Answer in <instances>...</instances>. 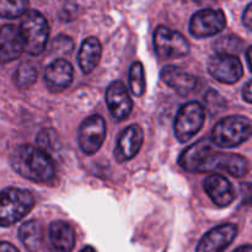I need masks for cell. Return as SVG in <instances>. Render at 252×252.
Returning a JSON list of instances; mask_svg holds the SVG:
<instances>
[{
  "instance_id": "9",
  "label": "cell",
  "mask_w": 252,
  "mask_h": 252,
  "mask_svg": "<svg viewBox=\"0 0 252 252\" xmlns=\"http://www.w3.org/2000/svg\"><path fill=\"white\" fill-rule=\"evenodd\" d=\"M208 71L212 78L223 84H235L241 79L244 68L235 54L217 53L208 61Z\"/></svg>"
},
{
  "instance_id": "1",
  "label": "cell",
  "mask_w": 252,
  "mask_h": 252,
  "mask_svg": "<svg viewBox=\"0 0 252 252\" xmlns=\"http://www.w3.org/2000/svg\"><path fill=\"white\" fill-rule=\"evenodd\" d=\"M180 166L189 172L224 171L234 177H243L249 171L246 158L214 149L211 139H199L181 153Z\"/></svg>"
},
{
  "instance_id": "11",
  "label": "cell",
  "mask_w": 252,
  "mask_h": 252,
  "mask_svg": "<svg viewBox=\"0 0 252 252\" xmlns=\"http://www.w3.org/2000/svg\"><path fill=\"white\" fill-rule=\"evenodd\" d=\"M143 142H144V132L140 126L130 125L129 127L123 129L118 137L113 152L116 161L126 162L133 159L139 153Z\"/></svg>"
},
{
  "instance_id": "8",
  "label": "cell",
  "mask_w": 252,
  "mask_h": 252,
  "mask_svg": "<svg viewBox=\"0 0 252 252\" xmlns=\"http://www.w3.org/2000/svg\"><path fill=\"white\" fill-rule=\"evenodd\" d=\"M106 132V122L100 115H93L84 120L78 133V142L84 154L94 155L97 153L105 142Z\"/></svg>"
},
{
  "instance_id": "29",
  "label": "cell",
  "mask_w": 252,
  "mask_h": 252,
  "mask_svg": "<svg viewBox=\"0 0 252 252\" xmlns=\"http://www.w3.org/2000/svg\"><path fill=\"white\" fill-rule=\"evenodd\" d=\"M0 252H20L12 244L7 241H0Z\"/></svg>"
},
{
  "instance_id": "25",
  "label": "cell",
  "mask_w": 252,
  "mask_h": 252,
  "mask_svg": "<svg viewBox=\"0 0 252 252\" xmlns=\"http://www.w3.org/2000/svg\"><path fill=\"white\" fill-rule=\"evenodd\" d=\"M243 41L235 36H225L224 38L219 39L216 43V48L218 53L234 54V52H239L241 49Z\"/></svg>"
},
{
  "instance_id": "28",
  "label": "cell",
  "mask_w": 252,
  "mask_h": 252,
  "mask_svg": "<svg viewBox=\"0 0 252 252\" xmlns=\"http://www.w3.org/2000/svg\"><path fill=\"white\" fill-rule=\"evenodd\" d=\"M243 97L246 102L252 103V79L244 86L243 89Z\"/></svg>"
},
{
  "instance_id": "15",
  "label": "cell",
  "mask_w": 252,
  "mask_h": 252,
  "mask_svg": "<svg viewBox=\"0 0 252 252\" xmlns=\"http://www.w3.org/2000/svg\"><path fill=\"white\" fill-rule=\"evenodd\" d=\"M74 78V69L66 59L58 58L44 70V83L51 93H61L69 88Z\"/></svg>"
},
{
  "instance_id": "2",
  "label": "cell",
  "mask_w": 252,
  "mask_h": 252,
  "mask_svg": "<svg viewBox=\"0 0 252 252\" xmlns=\"http://www.w3.org/2000/svg\"><path fill=\"white\" fill-rule=\"evenodd\" d=\"M10 164L20 176L37 184H48L56 177L54 160L37 145L17 147L10 157Z\"/></svg>"
},
{
  "instance_id": "3",
  "label": "cell",
  "mask_w": 252,
  "mask_h": 252,
  "mask_svg": "<svg viewBox=\"0 0 252 252\" xmlns=\"http://www.w3.org/2000/svg\"><path fill=\"white\" fill-rule=\"evenodd\" d=\"M252 135V121L244 116H229L214 126L211 142L219 148H235Z\"/></svg>"
},
{
  "instance_id": "12",
  "label": "cell",
  "mask_w": 252,
  "mask_h": 252,
  "mask_svg": "<svg viewBox=\"0 0 252 252\" xmlns=\"http://www.w3.org/2000/svg\"><path fill=\"white\" fill-rule=\"evenodd\" d=\"M238 234L235 224H223L204 234L196 252H223L234 241Z\"/></svg>"
},
{
  "instance_id": "16",
  "label": "cell",
  "mask_w": 252,
  "mask_h": 252,
  "mask_svg": "<svg viewBox=\"0 0 252 252\" xmlns=\"http://www.w3.org/2000/svg\"><path fill=\"white\" fill-rule=\"evenodd\" d=\"M203 189L213 203L218 207H228L235 199L233 185L223 175L213 174L207 176L203 182Z\"/></svg>"
},
{
  "instance_id": "6",
  "label": "cell",
  "mask_w": 252,
  "mask_h": 252,
  "mask_svg": "<svg viewBox=\"0 0 252 252\" xmlns=\"http://www.w3.org/2000/svg\"><path fill=\"white\" fill-rule=\"evenodd\" d=\"M206 122V111L202 103L192 101L180 107L174 121V133L180 143H186L194 137Z\"/></svg>"
},
{
  "instance_id": "4",
  "label": "cell",
  "mask_w": 252,
  "mask_h": 252,
  "mask_svg": "<svg viewBox=\"0 0 252 252\" xmlns=\"http://www.w3.org/2000/svg\"><path fill=\"white\" fill-rule=\"evenodd\" d=\"M34 207V197L27 189L7 187L0 192V226H10L27 216Z\"/></svg>"
},
{
  "instance_id": "32",
  "label": "cell",
  "mask_w": 252,
  "mask_h": 252,
  "mask_svg": "<svg viewBox=\"0 0 252 252\" xmlns=\"http://www.w3.org/2000/svg\"><path fill=\"white\" fill-rule=\"evenodd\" d=\"M80 252H96V250L93 248V246H86V248H84Z\"/></svg>"
},
{
  "instance_id": "17",
  "label": "cell",
  "mask_w": 252,
  "mask_h": 252,
  "mask_svg": "<svg viewBox=\"0 0 252 252\" xmlns=\"http://www.w3.org/2000/svg\"><path fill=\"white\" fill-rule=\"evenodd\" d=\"M48 240L46 252H71L75 245V231L66 221H53L49 225Z\"/></svg>"
},
{
  "instance_id": "22",
  "label": "cell",
  "mask_w": 252,
  "mask_h": 252,
  "mask_svg": "<svg viewBox=\"0 0 252 252\" xmlns=\"http://www.w3.org/2000/svg\"><path fill=\"white\" fill-rule=\"evenodd\" d=\"M29 0H0V17L17 19L29 11Z\"/></svg>"
},
{
  "instance_id": "23",
  "label": "cell",
  "mask_w": 252,
  "mask_h": 252,
  "mask_svg": "<svg viewBox=\"0 0 252 252\" xmlns=\"http://www.w3.org/2000/svg\"><path fill=\"white\" fill-rule=\"evenodd\" d=\"M129 88L133 95L140 97L145 91L144 66L140 62H134L129 69Z\"/></svg>"
},
{
  "instance_id": "13",
  "label": "cell",
  "mask_w": 252,
  "mask_h": 252,
  "mask_svg": "<svg viewBox=\"0 0 252 252\" xmlns=\"http://www.w3.org/2000/svg\"><path fill=\"white\" fill-rule=\"evenodd\" d=\"M106 103L116 121L126 120L132 112V98L122 81H113L110 84L106 90Z\"/></svg>"
},
{
  "instance_id": "27",
  "label": "cell",
  "mask_w": 252,
  "mask_h": 252,
  "mask_svg": "<svg viewBox=\"0 0 252 252\" xmlns=\"http://www.w3.org/2000/svg\"><path fill=\"white\" fill-rule=\"evenodd\" d=\"M243 24L245 25V27H248L250 31H252V2L246 6V9L244 10L243 14Z\"/></svg>"
},
{
  "instance_id": "26",
  "label": "cell",
  "mask_w": 252,
  "mask_h": 252,
  "mask_svg": "<svg viewBox=\"0 0 252 252\" xmlns=\"http://www.w3.org/2000/svg\"><path fill=\"white\" fill-rule=\"evenodd\" d=\"M74 48V42L70 37L61 34L52 42V52L57 54H69Z\"/></svg>"
},
{
  "instance_id": "14",
  "label": "cell",
  "mask_w": 252,
  "mask_h": 252,
  "mask_svg": "<svg viewBox=\"0 0 252 252\" xmlns=\"http://www.w3.org/2000/svg\"><path fill=\"white\" fill-rule=\"evenodd\" d=\"M25 52V41L20 27L4 25L0 27V63H9Z\"/></svg>"
},
{
  "instance_id": "30",
  "label": "cell",
  "mask_w": 252,
  "mask_h": 252,
  "mask_svg": "<svg viewBox=\"0 0 252 252\" xmlns=\"http://www.w3.org/2000/svg\"><path fill=\"white\" fill-rule=\"evenodd\" d=\"M246 59H248V63H249V66H250V70L252 71V46L248 49V52H246Z\"/></svg>"
},
{
  "instance_id": "18",
  "label": "cell",
  "mask_w": 252,
  "mask_h": 252,
  "mask_svg": "<svg viewBox=\"0 0 252 252\" xmlns=\"http://www.w3.org/2000/svg\"><path fill=\"white\" fill-rule=\"evenodd\" d=\"M161 80L174 89L180 96H187L197 86V78L189 71L175 65H167L160 71Z\"/></svg>"
},
{
  "instance_id": "21",
  "label": "cell",
  "mask_w": 252,
  "mask_h": 252,
  "mask_svg": "<svg viewBox=\"0 0 252 252\" xmlns=\"http://www.w3.org/2000/svg\"><path fill=\"white\" fill-rule=\"evenodd\" d=\"M37 76H38V71L36 66L30 62H25L20 64V66L15 71L14 83L20 89H29L36 83Z\"/></svg>"
},
{
  "instance_id": "31",
  "label": "cell",
  "mask_w": 252,
  "mask_h": 252,
  "mask_svg": "<svg viewBox=\"0 0 252 252\" xmlns=\"http://www.w3.org/2000/svg\"><path fill=\"white\" fill-rule=\"evenodd\" d=\"M234 252H252V246L251 245H244L240 248L236 249Z\"/></svg>"
},
{
  "instance_id": "10",
  "label": "cell",
  "mask_w": 252,
  "mask_h": 252,
  "mask_svg": "<svg viewBox=\"0 0 252 252\" xmlns=\"http://www.w3.org/2000/svg\"><path fill=\"white\" fill-rule=\"evenodd\" d=\"M226 26V17L221 10L203 9L197 11L189 21V33L196 38L218 34Z\"/></svg>"
},
{
  "instance_id": "5",
  "label": "cell",
  "mask_w": 252,
  "mask_h": 252,
  "mask_svg": "<svg viewBox=\"0 0 252 252\" xmlns=\"http://www.w3.org/2000/svg\"><path fill=\"white\" fill-rule=\"evenodd\" d=\"M20 31L25 41V52L38 56L44 51L49 37V25L46 17L36 10H30L22 17Z\"/></svg>"
},
{
  "instance_id": "20",
  "label": "cell",
  "mask_w": 252,
  "mask_h": 252,
  "mask_svg": "<svg viewBox=\"0 0 252 252\" xmlns=\"http://www.w3.org/2000/svg\"><path fill=\"white\" fill-rule=\"evenodd\" d=\"M19 238L29 252H38L43 243V231L37 220H29L19 229Z\"/></svg>"
},
{
  "instance_id": "24",
  "label": "cell",
  "mask_w": 252,
  "mask_h": 252,
  "mask_svg": "<svg viewBox=\"0 0 252 252\" xmlns=\"http://www.w3.org/2000/svg\"><path fill=\"white\" fill-rule=\"evenodd\" d=\"M37 147L41 149L46 150L47 153L52 152V150H57L58 148V137H57L56 132L52 129H43L38 133L36 138Z\"/></svg>"
},
{
  "instance_id": "7",
  "label": "cell",
  "mask_w": 252,
  "mask_h": 252,
  "mask_svg": "<svg viewBox=\"0 0 252 252\" xmlns=\"http://www.w3.org/2000/svg\"><path fill=\"white\" fill-rule=\"evenodd\" d=\"M154 48L161 59L181 58L189 53V43L184 34L166 26L155 30Z\"/></svg>"
},
{
  "instance_id": "19",
  "label": "cell",
  "mask_w": 252,
  "mask_h": 252,
  "mask_svg": "<svg viewBox=\"0 0 252 252\" xmlns=\"http://www.w3.org/2000/svg\"><path fill=\"white\" fill-rule=\"evenodd\" d=\"M102 54V46L100 39L89 37L83 42L78 54L79 66L84 74H90L97 66Z\"/></svg>"
}]
</instances>
